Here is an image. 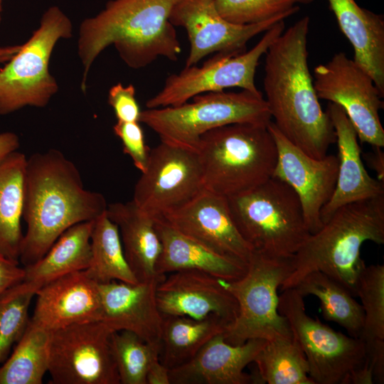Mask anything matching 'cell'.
<instances>
[{"mask_svg":"<svg viewBox=\"0 0 384 384\" xmlns=\"http://www.w3.org/2000/svg\"><path fill=\"white\" fill-rule=\"evenodd\" d=\"M373 150L363 154V158L370 169L375 171L377 179L384 183V152L381 147L373 146Z\"/></svg>","mask_w":384,"mask_h":384,"instance_id":"60d3db41","label":"cell"},{"mask_svg":"<svg viewBox=\"0 0 384 384\" xmlns=\"http://www.w3.org/2000/svg\"><path fill=\"white\" fill-rule=\"evenodd\" d=\"M106 213L118 227L124 256L137 280L162 277L156 272L161 250L156 218L140 210L132 200L108 204Z\"/></svg>","mask_w":384,"mask_h":384,"instance_id":"484cf974","label":"cell"},{"mask_svg":"<svg viewBox=\"0 0 384 384\" xmlns=\"http://www.w3.org/2000/svg\"><path fill=\"white\" fill-rule=\"evenodd\" d=\"M176 0H111L80 26L78 53L86 90L89 70L96 58L113 45L127 66L139 69L159 57L176 61L181 52L169 16Z\"/></svg>","mask_w":384,"mask_h":384,"instance_id":"3957f363","label":"cell"},{"mask_svg":"<svg viewBox=\"0 0 384 384\" xmlns=\"http://www.w3.org/2000/svg\"><path fill=\"white\" fill-rule=\"evenodd\" d=\"M24 274V268L19 266V262L0 254V297L6 291L20 283Z\"/></svg>","mask_w":384,"mask_h":384,"instance_id":"f35d334b","label":"cell"},{"mask_svg":"<svg viewBox=\"0 0 384 384\" xmlns=\"http://www.w3.org/2000/svg\"><path fill=\"white\" fill-rule=\"evenodd\" d=\"M112 349L120 383L146 384V373L159 348L129 331H114Z\"/></svg>","mask_w":384,"mask_h":384,"instance_id":"836d02e7","label":"cell"},{"mask_svg":"<svg viewBox=\"0 0 384 384\" xmlns=\"http://www.w3.org/2000/svg\"><path fill=\"white\" fill-rule=\"evenodd\" d=\"M146 384H170L169 369L161 363L159 358L154 360L148 369Z\"/></svg>","mask_w":384,"mask_h":384,"instance_id":"ab89813d","label":"cell"},{"mask_svg":"<svg viewBox=\"0 0 384 384\" xmlns=\"http://www.w3.org/2000/svg\"><path fill=\"white\" fill-rule=\"evenodd\" d=\"M326 111L336 134L338 166L334 191L321 212L323 225L339 208L384 194V183L364 167L357 133L343 108L329 102Z\"/></svg>","mask_w":384,"mask_h":384,"instance_id":"7402d4cb","label":"cell"},{"mask_svg":"<svg viewBox=\"0 0 384 384\" xmlns=\"http://www.w3.org/2000/svg\"><path fill=\"white\" fill-rule=\"evenodd\" d=\"M310 18L284 31L265 53V101L273 123L293 144L313 158L336 143L332 122L319 103L308 64Z\"/></svg>","mask_w":384,"mask_h":384,"instance_id":"6da1fadb","label":"cell"},{"mask_svg":"<svg viewBox=\"0 0 384 384\" xmlns=\"http://www.w3.org/2000/svg\"><path fill=\"white\" fill-rule=\"evenodd\" d=\"M192 102L142 110L139 122L155 132L161 142L197 151L205 133L235 123L267 125L271 115L262 92H212Z\"/></svg>","mask_w":384,"mask_h":384,"instance_id":"52a82bcc","label":"cell"},{"mask_svg":"<svg viewBox=\"0 0 384 384\" xmlns=\"http://www.w3.org/2000/svg\"><path fill=\"white\" fill-rule=\"evenodd\" d=\"M51 331L29 320L7 359L0 366V384H41L48 370Z\"/></svg>","mask_w":384,"mask_h":384,"instance_id":"f546056e","label":"cell"},{"mask_svg":"<svg viewBox=\"0 0 384 384\" xmlns=\"http://www.w3.org/2000/svg\"><path fill=\"white\" fill-rule=\"evenodd\" d=\"M91 257L87 275L98 284L139 282L124 256L117 225L106 212L95 220L90 237Z\"/></svg>","mask_w":384,"mask_h":384,"instance_id":"4dcf8cb0","label":"cell"},{"mask_svg":"<svg viewBox=\"0 0 384 384\" xmlns=\"http://www.w3.org/2000/svg\"><path fill=\"white\" fill-rule=\"evenodd\" d=\"M21 45L0 47V64L8 62L21 48Z\"/></svg>","mask_w":384,"mask_h":384,"instance_id":"7bdbcfd3","label":"cell"},{"mask_svg":"<svg viewBox=\"0 0 384 384\" xmlns=\"http://www.w3.org/2000/svg\"><path fill=\"white\" fill-rule=\"evenodd\" d=\"M27 158L14 151L0 159V254L19 262Z\"/></svg>","mask_w":384,"mask_h":384,"instance_id":"4316f807","label":"cell"},{"mask_svg":"<svg viewBox=\"0 0 384 384\" xmlns=\"http://www.w3.org/2000/svg\"><path fill=\"white\" fill-rule=\"evenodd\" d=\"M294 14L288 12L260 23L240 25L221 16L214 0H176L169 21L187 32L190 51L185 67H189L213 53H243L250 39Z\"/></svg>","mask_w":384,"mask_h":384,"instance_id":"9a60e30c","label":"cell"},{"mask_svg":"<svg viewBox=\"0 0 384 384\" xmlns=\"http://www.w3.org/2000/svg\"><path fill=\"white\" fill-rule=\"evenodd\" d=\"M107 102L112 107L117 121H139L142 110L136 99L135 87L132 85L124 86L122 83H117L111 87Z\"/></svg>","mask_w":384,"mask_h":384,"instance_id":"74e56055","label":"cell"},{"mask_svg":"<svg viewBox=\"0 0 384 384\" xmlns=\"http://www.w3.org/2000/svg\"><path fill=\"white\" fill-rule=\"evenodd\" d=\"M303 297L313 295L321 303L324 318L344 328L351 336L360 338L364 314L361 304L343 285L320 271L304 276L293 287Z\"/></svg>","mask_w":384,"mask_h":384,"instance_id":"f1b7e54d","label":"cell"},{"mask_svg":"<svg viewBox=\"0 0 384 384\" xmlns=\"http://www.w3.org/2000/svg\"><path fill=\"white\" fill-rule=\"evenodd\" d=\"M113 332L101 321L51 331L50 383L120 384L112 349Z\"/></svg>","mask_w":384,"mask_h":384,"instance_id":"7c38bea8","label":"cell"},{"mask_svg":"<svg viewBox=\"0 0 384 384\" xmlns=\"http://www.w3.org/2000/svg\"><path fill=\"white\" fill-rule=\"evenodd\" d=\"M341 32L353 49V60L384 95V18L354 0H328Z\"/></svg>","mask_w":384,"mask_h":384,"instance_id":"cb8c5ba5","label":"cell"},{"mask_svg":"<svg viewBox=\"0 0 384 384\" xmlns=\"http://www.w3.org/2000/svg\"><path fill=\"white\" fill-rule=\"evenodd\" d=\"M113 131L122 142L124 153L129 156L134 166L143 172L147 166L150 149L145 144L139 122L117 121Z\"/></svg>","mask_w":384,"mask_h":384,"instance_id":"8d00e7d4","label":"cell"},{"mask_svg":"<svg viewBox=\"0 0 384 384\" xmlns=\"http://www.w3.org/2000/svg\"><path fill=\"white\" fill-rule=\"evenodd\" d=\"M203 188L198 152L161 142L150 149L132 201L145 213L159 218L183 206Z\"/></svg>","mask_w":384,"mask_h":384,"instance_id":"5bb4252c","label":"cell"},{"mask_svg":"<svg viewBox=\"0 0 384 384\" xmlns=\"http://www.w3.org/2000/svg\"><path fill=\"white\" fill-rule=\"evenodd\" d=\"M94 220L73 225L53 244L37 262L23 266L21 282L10 288L16 293H33L68 274L85 270L91 257L90 237Z\"/></svg>","mask_w":384,"mask_h":384,"instance_id":"d4e9b609","label":"cell"},{"mask_svg":"<svg viewBox=\"0 0 384 384\" xmlns=\"http://www.w3.org/2000/svg\"><path fill=\"white\" fill-rule=\"evenodd\" d=\"M19 146V139L15 133L10 132L0 133V159L17 151Z\"/></svg>","mask_w":384,"mask_h":384,"instance_id":"b9f144b4","label":"cell"},{"mask_svg":"<svg viewBox=\"0 0 384 384\" xmlns=\"http://www.w3.org/2000/svg\"><path fill=\"white\" fill-rule=\"evenodd\" d=\"M34 296L33 293H16L8 289L0 297V366L28 324V309Z\"/></svg>","mask_w":384,"mask_h":384,"instance_id":"d590c367","label":"cell"},{"mask_svg":"<svg viewBox=\"0 0 384 384\" xmlns=\"http://www.w3.org/2000/svg\"><path fill=\"white\" fill-rule=\"evenodd\" d=\"M164 276L135 284L120 281L99 284L101 321L114 331H131L160 349L163 316L157 306L156 289Z\"/></svg>","mask_w":384,"mask_h":384,"instance_id":"ffe728a7","label":"cell"},{"mask_svg":"<svg viewBox=\"0 0 384 384\" xmlns=\"http://www.w3.org/2000/svg\"><path fill=\"white\" fill-rule=\"evenodd\" d=\"M292 272L290 259L270 257L252 251L246 273L241 278L223 280L238 302L235 320L223 333L232 345L251 338L267 341L292 338L287 319L278 310L277 289Z\"/></svg>","mask_w":384,"mask_h":384,"instance_id":"9c48e42d","label":"cell"},{"mask_svg":"<svg viewBox=\"0 0 384 384\" xmlns=\"http://www.w3.org/2000/svg\"><path fill=\"white\" fill-rule=\"evenodd\" d=\"M33 324L50 331L78 323L102 320L100 284L84 270L46 284L36 294Z\"/></svg>","mask_w":384,"mask_h":384,"instance_id":"d6986e66","label":"cell"},{"mask_svg":"<svg viewBox=\"0 0 384 384\" xmlns=\"http://www.w3.org/2000/svg\"><path fill=\"white\" fill-rule=\"evenodd\" d=\"M314 86L319 99L341 107L358 139L373 146H384V129L379 111L384 97L372 78L343 52L314 70Z\"/></svg>","mask_w":384,"mask_h":384,"instance_id":"4fadbf2b","label":"cell"},{"mask_svg":"<svg viewBox=\"0 0 384 384\" xmlns=\"http://www.w3.org/2000/svg\"><path fill=\"white\" fill-rule=\"evenodd\" d=\"M161 279L156 299L162 316L203 319L215 314L230 324L238 314V304L223 279L197 270H179Z\"/></svg>","mask_w":384,"mask_h":384,"instance_id":"ac0fdd59","label":"cell"},{"mask_svg":"<svg viewBox=\"0 0 384 384\" xmlns=\"http://www.w3.org/2000/svg\"><path fill=\"white\" fill-rule=\"evenodd\" d=\"M230 325L212 314L203 319L184 316H163L159 360L169 369L191 360L213 337L224 333Z\"/></svg>","mask_w":384,"mask_h":384,"instance_id":"83f0119b","label":"cell"},{"mask_svg":"<svg viewBox=\"0 0 384 384\" xmlns=\"http://www.w3.org/2000/svg\"><path fill=\"white\" fill-rule=\"evenodd\" d=\"M366 241L384 244V194L336 210L290 259L292 272L281 285L293 288L306 274L320 271L356 297L357 279L366 266L361 248Z\"/></svg>","mask_w":384,"mask_h":384,"instance_id":"277c9868","label":"cell"},{"mask_svg":"<svg viewBox=\"0 0 384 384\" xmlns=\"http://www.w3.org/2000/svg\"><path fill=\"white\" fill-rule=\"evenodd\" d=\"M2 0H0V24L1 21Z\"/></svg>","mask_w":384,"mask_h":384,"instance_id":"ee69618b","label":"cell"},{"mask_svg":"<svg viewBox=\"0 0 384 384\" xmlns=\"http://www.w3.org/2000/svg\"><path fill=\"white\" fill-rule=\"evenodd\" d=\"M278 310L306 357L314 384H343L352 371L366 363L364 342L309 316L304 297L295 289L282 290Z\"/></svg>","mask_w":384,"mask_h":384,"instance_id":"30bf717a","label":"cell"},{"mask_svg":"<svg viewBox=\"0 0 384 384\" xmlns=\"http://www.w3.org/2000/svg\"><path fill=\"white\" fill-rule=\"evenodd\" d=\"M355 294L364 314L360 338L366 346L384 341V265L366 266L356 284Z\"/></svg>","mask_w":384,"mask_h":384,"instance_id":"d6a6232c","label":"cell"},{"mask_svg":"<svg viewBox=\"0 0 384 384\" xmlns=\"http://www.w3.org/2000/svg\"><path fill=\"white\" fill-rule=\"evenodd\" d=\"M156 229L161 244L156 264L159 276L179 270H197L233 281L247 272V263L212 250L181 233L161 218H156Z\"/></svg>","mask_w":384,"mask_h":384,"instance_id":"603a6c76","label":"cell"},{"mask_svg":"<svg viewBox=\"0 0 384 384\" xmlns=\"http://www.w3.org/2000/svg\"><path fill=\"white\" fill-rule=\"evenodd\" d=\"M267 340L251 338L241 345L225 341L223 333L208 341L188 362L169 369L170 384H249L255 378L244 372Z\"/></svg>","mask_w":384,"mask_h":384,"instance_id":"44dd1931","label":"cell"},{"mask_svg":"<svg viewBox=\"0 0 384 384\" xmlns=\"http://www.w3.org/2000/svg\"><path fill=\"white\" fill-rule=\"evenodd\" d=\"M72 36L70 19L59 7H49L42 15L38 28L0 68V114L48 104L58 90L49 72L52 52L60 39Z\"/></svg>","mask_w":384,"mask_h":384,"instance_id":"ba28073f","label":"cell"},{"mask_svg":"<svg viewBox=\"0 0 384 384\" xmlns=\"http://www.w3.org/2000/svg\"><path fill=\"white\" fill-rule=\"evenodd\" d=\"M228 201L239 233L253 251L291 259L311 234L298 196L277 178Z\"/></svg>","mask_w":384,"mask_h":384,"instance_id":"8992f818","label":"cell"},{"mask_svg":"<svg viewBox=\"0 0 384 384\" xmlns=\"http://www.w3.org/2000/svg\"><path fill=\"white\" fill-rule=\"evenodd\" d=\"M267 127L277 150L272 176L283 181L295 191L307 228L311 234L314 233L323 226L321 212L335 189L338 157L326 154L321 159L313 158L290 142L272 121Z\"/></svg>","mask_w":384,"mask_h":384,"instance_id":"2e32d148","label":"cell"},{"mask_svg":"<svg viewBox=\"0 0 384 384\" xmlns=\"http://www.w3.org/2000/svg\"><path fill=\"white\" fill-rule=\"evenodd\" d=\"M314 0H214L219 14L227 21L240 25L260 23L288 12L297 13L299 4Z\"/></svg>","mask_w":384,"mask_h":384,"instance_id":"e575fe53","label":"cell"},{"mask_svg":"<svg viewBox=\"0 0 384 384\" xmlns=\"http://www.w3.org/2000/svg\"><path fill=\"white\" fill-rule=\"evenodd\" d=\"M253 362L260 383L314 384L306 357L292 337L267 341Z\"/></svg>","mask_w":384,"mask_h":384,"instance_id":"1f68e13d","label":"cell"},{"mask_svg":"<svg viewBox=\"0 0 384 384\" xmlns=\"http://www.w3.org/2000/svg\"><path fill=\"white\" fill-rule=\"evenodd\" d=\"M267 125L235 123L203 134L197 152L204 188L228 198L272 177L277 150Z\"/></svg>","mask_w":384,"mask_h":384,"instance_id":"5b68a950","label":"cell"},{"mask_svg":"<svg viewBox=\"0 0 384 384\" xmlns=\"http://www.w3.org/2000/svg\"><path fill=\"white\" fill-rule=\"evenodd\" d=\"M107 206L102 193L84 188L77 166L60 151L32 154L24 175L22 218L27 230L19 262H37L66 230L95 220Z\"/></svg>","mask_w":384,"mask_h":384,"instance_id":"7a4b0ae2","label":"cell"},{"mask_svg":"<svg viewBox=\"0 0 384 384\" xmlns=\"http://www.w3.org/2000/svg\"><path fill=\"white\" fill-rule=\"evenodd\" d=\"M284 31L283 20L266 31L258 43L247 52L217 53L201 67L196 65L185 67L180 73L170 75L162 89L146 101V107L178 106L198 95L221 92L229 87H240L255 94L260 93L255 83L259 60Z\"/></svg>","mask_w":384,"mask_h":384,"instance_id":"8fae6325","label":"cell"},{"mask_svg":"<svg viewBox=\"0 0 384 384\" xmlns=\"http://www.w3.org/2000/svg\"><path fill=\"white\" fill-rule=\"evenodd\" d=\"M159 218L212 250L248 263L253 250L235 225L227 197L204 188L183 206Z\"/></svg>","mask_w":384,"mask_h":384,"instance_id":"e0dca14e","label":"cell"}]
</instances>
